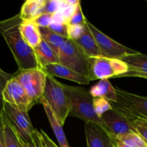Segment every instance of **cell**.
Returning <instances> with one entry per match:
<instances>
[{"instance_id":"cell-28","label":"cell","mask_w":147,"mask_h":147,"mask_svg":"<svg viewBox=\"0 0 147 147\" xmlns=\"http://www.w3.org/2000/svg\"><path fill=\"white\" fill-rule=\"evenodd\" d=\"M12 77V74H9L4 71H0V113L4 111V101L3 98V91L7 81Z\"/></svg>"},{"instance_id":"cell-37","label":"cell","mask_w":147,"mask_h":147,"mask_svg":"<svg viewBox=\"0 0 147 147\" xmlns=\"http://www.w3.org/2000/svg\"><path fill=\"white\" fill-rule=\"evenodd\" d=\"M144 147H147V146H144Z\"/></svg>"},{"instance_id":"cell-15","label":"cell","mask_w":147,"mask_h":147,"mask_svg":"<svg viewBox=\"0 0 147 147\" xmlns=\"http://www.w3.org/2000/svg\"><path fill=\"white\" fill-rule=\"evenodd\" d=\"M19 30L24 42L32 49L35 48L42 40L39 27L33 21H22Z\"/></svg>"},{"instance_id":"cell-18","label":"cell","mask_w":147,"mask_h":147,"mask_svg":"<svg viewBox=\"0 0 147 147\" xmlns=\"http://www.w3.org/2000/svg\"><path fill=\"white\" fill-rule=\"evenodd\" d=\"M75 42L83 50V53L88 57H96L103 56L101 52L99 50L98 47L95 41L94 37L86 27L82 35Z\"/></svg>"},{"instance_id":"cell-5","label":"cell","mask_w":147,"mask_h":147,"mask_svg":"<svg viewBox=\"0 0 147 147\" xmlns=\"http://www.w3.org/2000/svg\"><path fill=\"white\" fill-rule=\"evenodd\" d=\"M115 88L117 99L116 102H110L112 107L127 118L147 122V97L129 93L118 87Z\"/></svg>"},{"instance_id":"cell-30","label":"cell","mask_w":147,"mask_h":147,"mask_svg":"<svg viewBox=\"0 0 147 147\" xmlns=\"http://www.w3.org/2000/svg\"><path fill=\"white\" fill-rule=\"evenodd\" d=\"M53 21L54 14H41L33 20L39 27H47Z\"/></svg>"},{"instance_id":"cell-34","label":"cell","mask_w":147,"mask_h":147,"mask_svg":"<svg viewBox=\"0 0 147 147\" xmlns=\"http://www.w3.org/2000/svg\"><path fill=\"white\" fill-rule=\"evenodd\" d=\"M2 113H0V147H7L6 146L5 136H4V121H3Z\"/></svg>"},{"instance_id":"cell-3","label":"cell","mask_w":147,"mask_h":147,"mask_svg":"<svg viewBox=\"0 0 147 147\" xmlns=\"http://www.w3.org/2000/svg\"><path fill=\"white\" fill-rule=\"evenodd\" d=\"M42 98L63 126L69 114V103L63 83L47 75Z\"/></svg>"},{"instance_id":"cell-1","label":"cell","mask_w":147,"mask_h":147,"mask_svg":"<svg viewBox=\"0 0 147 147\" xmlns=\"http://www.w3.org/2000/svg\"><path fill=\"white\" fill-rule=\"evenodd\" d=\"M22 20L17 15L0 22V34L4 37L11 50L19 70L40 67L36 59L34 49L24 42L20 32L19 27Z\"/></svg>"},{"instance_id":"cell-38","label":"cell","mask_w":147,"mask_h":147,"mask_svg":"<svg viewBox=\"0 0 147 147\" xmlns=\"http://www.w3.org/2000/svg\"><path fill=\"white\" fill-rule=\"evenodd\" d=\"M146 78V79H147V77H146V78Z\"/></svg>"},{"instance_id":"cell-19","label":"cell","mask_w":147,"mask_h":147,"mask_svg":"<svg viewBox=\"0 0 147 147\" xmlns=\"http://www.w3.org/2000/svg\"><path fill=\"white\" fill-rule=\"evenodd\" d=\"M93 98H103L109 102H116L117 99L116 88L111 85L109 79L100 80L89 90Z\"/></svg>"},{"instance_id":"cell-21","label":"cell","mask_w":147,"mask_h":147,"mask_svg":"<svg viewBox=\"0 0 147 147\" xmlns=\"http://www.w3.org/2000/svg\"><path fill=\"white\" fill-rule=\"evenodd\" d=\"M39 30H40V32L42 40L46 42V43L53 49V51L57 55L59 47H60L62 43L65 41L67 38L55 34L53 32L49 30L47 27H39Z\"/></svg>"},{"instance_id":"cell-11","label":"cell","mask_w":147,"mask_h":147,"mask_svg":"<svg viewBox=\"0 0 147 147\" xmlns=\"http://www.w3.org/2000/svg\"><path fill=\"white\" fill-rule=\"evenodd\" d=\"M100 119L103 128L114 137L129 132H136L129 119L113 107L103 113Z\"/></svg>"},{"instance_id":"cell-35","label":"cell","mask_w":147,"mask_h":147,"mask_svg":"<svg viewBox=\"0 0 147 147\" xmlns=\"http://www.w3.org/2000/svg\"><path fill=\"white\" fill-rule=\"evenodd\" d=\"M116 147H132V146H129V145H126L125 144L121 143V142H118V141L116 140Z\"/></svg>"},{"instance_id":"cell-17","label":"cell","mask_w":147,"mask_h":147,"mask_svg":"<svg viewBox=\"0 0 147 147\" xmlns=\"http://www.w3.org/2000/svg\"><path fill=\"white\" fill-rule=\"evenodd\" d=\"M34 51L37 63L40 68L42 69L48 65L59 63V59L57 54L45 40H42L41 42L34 48Z\"/></svg>"},{"instance_id":"cell-25","label":"cell","mask_w":147,"mask_h":147,"mask_svg":"<svg viewBox=\"0 0 147 147\" xmlns=\"http://www.w3.org/2000/svg\"><path fill=\"white\" fill-rule=\"evenodd\" d=\"M127 119L131 123L136 133H137L141 136L147 146V122L136 119H131V118H127Z\"/></svg>"},{"instance_id":"cell-20","label":"cell","mask_w":147,"mask_h":147,"mask_svg":"<svg viewBox=\"0 0 147 147\" xmlns=\"http://www.w3.org/2000/svg\"><path fill=\"white\" fill-rule=\"evenodd\" d=\"M45 0H27L22 4L19 13L22 21H33L42 13Z\"/></svg>"},{"instance_id":"cell-39","label":"cell","mask_w":147,"mask_h":147,"mask_svg":"<svg viewBox=\"0 0 147 147\" xmlns=\"http://www.w3.org/2000/svg\"><path fill=\"white\" fill-rule=\"evenodd\" d=\"M20 144H21V143H20ZM21 146H22V145H21Z\"/></svg>"},{"instance_id":"cell-14","label":"cell","mask_w":147,"mask_h":147,"mask_svg":"<svg viewBox=\"0 0 147 147\" xmlns=\"http://www.w3.org/2000/svg\"><path fill=\"white\" fill-rule=\"evenodd\" d=\"M42 70L49 76L54 78H61L78 84L88 85L90 82L88 78L82 76L60 63L48 65L43 67Z\"/></svg>"},{"instance_id":"cell-7","label":"cell","mask_w":147,"mask_h":147,"mask_svg":"<svg viewBox=\"0 0 147 147\" xmlns=\"http://www.w3.org/2000/svg\"><path fill=\"white\" fill-rule=\"evenodd\" d=\"M13 78L20 83L28 96L35 102L40 103L42 98L47 74L40 67L22 70L12 74Z\"/></svg>"},{"instance_id":"cell-27","label":"cell","mask_w":147,"mask_h":147,"mask_svg":"<svg viewBox=\"0 0 147 147\" xmlns=\"http://www.w3.org/2000/svg\"><path fill=\"white\" fill-rule=\"evenodd\" d=\"M86 26L84 24H67V37L68 40L76 41L84 32Z\"/></svg>"},{"instance_id":"cell-33","label":"cell","mask_w":147,"mask_h":147,"mask_svg":"<svg viewBox=\"0 0 147 147\" xmlns=\"http://www.w3.org/2000/svg\"><path fill=\"white\" fill-rule=\"evenodd\" d=\"M40 136L44 147H58L43 130H40Z\"/></svg>"},{"instance_id":"cell-12","label":"cell","mask_w":147,"mask_h":147,"mask_svg":"<svg viewBox=\"0 0 147 147\" xmlns=\"http://www.w3.org/2000/svg\"><path fill=\"white\" fill-rule=\"evenodd\" d=\"M87 147H116V139L104 128L93 122L85 123Z\"/></svg>"},{"instance_id":"cell-9","label":"cell","mask_w":147,"mask_h":147,"mask_svg":"<svg viewBox=\"0 0 147 147\" xmlns=\"http://www.w3.org/2000/svg\"><path fill=\"white\" fill-rule=\"evenodd\" d=\"M3 115L22 142L28 143L31 142L32 136L35 129L32 124L28 112L4 103Z\"/></svg>"},{"instance_id":"cell-4","label":"cell","mask_w":147,"mask_h":147,"mask_svg":"<svg viewBox=\"0 0 147 147\" xmlns=\"http://www.w3.org/2000/svg\"><path fill=\"white\" fill-rule=\"evenodd\" d=\"M59 63L83 76H90L89 57L73 40L67 39L59 47Z\"/></svg>"},{"instance_id":"cell-2","label":"cell","mask_w":147,"mask_h":147,"mask_svg":"<svg viewBox=\"0 0 147 147\" xmlns=\"http://www.w3.org/2000/svg\"><path fill=\"white\" fill-rule=\"evenodd\" d=\"M69 103L68 116L76 117L87 122H93L103 128L100 118L95 113L93 99L89 90L83 87L72 86L63 83Z\"/></svg>"},{"instance_id":"cell-10","label":"cell","mask_w":147,"mask_h":147,"mask_svg":"<svg viewBox=\"0 0 147 147\" xmlns=\"http://www.w3.org/2000/svg\"><path fill=\"white\" fill-rule=\"evenodd\" d=\"M4 103L28 112L37 103L28 96L20 83L12 77L7 81L3 91Z\"/></svg>"},{"instance_id":"cell-36","label":"cell","mask_w":147,"mask_h":147,"mask_svg":"<svg viewBox=\"0 0 147 147\" xmlns=\"http://www.w3.org/2000/svg\"><path fill=\"white\" fill-rule=\"evenodd\" d=\"M0 71H2V70H1V68H0Z\"/></svg>"},{"instance_id":"cell-13","label":"cell","mask_w":147,"mask_h":147,"mask_svg":"<svg viewBox=\"0 0 147 147\" xmlns=\"http://www.w3.org/2000/svg\"><path fill=\"white\" fill-rule=\"evenodd\" d=\"M121 60L129 66V71L120 77H147V55L137 52L126 55Z\"/></svg>"},{"instance_id":"cell-32","label":"cell","mask_w":147,"mask_h":147,"mask_svg":"<svg viewBox=\"0 0 147 147\" xmlns=\"http://www.w3.org/2000/svg\"><path fill=\"white\" fill-rule=\"evenodd\" d=\"M20 143L22 147H44L40 132L37 129H34V132H33L31 142H28V143H23L20 141Z\"/></svg>"},{"instance_id":"cell-22","label":"cell","mask_w":147,"mask_h":147,"mask_svg":"<svg viewBox=\"0 0 147 147\" xmlns=\"http://www.w3.org/2000/svg\"><path fill=\"white\" fill-rule=\"evenodd\" d=\"M116 139L118 142L132 147H144L146 146L143 139L136 132L132 131L121 134L116 136Z\"/></svg>"},{"instance_id":"cell-6","label":"cell","mask_w":147,"mask_h":147,"mask_svg":"<svg viewBox=\"0 0 147 147\" xmlns=\"http://www.w3.org/2000/svg\"><path fill=\"white\" fill-rule=\"evenodd\" d=\"M90 81L120 77L129 71V66L120 59L99 56L89 57Z\"/></svg>"},{"instance_id":"cell-24","label":"cell","mask_w":147,"mask_h":147,"mask_svg":"<svg viewBox=\"0 0 147 147\" xmlns=\"http://www.w3.org/2000/svg\"><path fill=\"white\" fill-rule=\"evenodd\" d=\"M93 104L95 113L99 118L106 111L113 109L110 102L103 98H93Z\"/></svg>"},{"instance_id":"cell-31","label":"cell","mask_w":147,"mask_h":147,"mask_svg":"<svg viewBox=\"0 0 147 147\" xmlns=\"http://www.w3.org/2000/svg\"><path fill=\"white\" fill-rule=\"evenodd\" d=\"M85 16L83 15V11H82L80 2L76 7L74 12L70 17L68 22L67 24H84Z\"/></svg>"},{"instance_id":"cell-29","label":"cell","mask_w":147,"mask_h":147,"mask_svg":"<svg viewBox=\"0 0 147 147\" xmlns=\"http://www.w3.org/2000/svg\"><path fill=\"white\" fill-rule=\"evenodd\" d=\"M49 30L53 32L55 34L60 35L61 37H65L67 38V24H65V23L62 22H54L51 23L48 27H47Z\"/></svg>"},{"instance_id":"cell-26","label":"cell","mask_w":147,"mask_h":147,"mask_svg":"<svg viewBox=\"0 0 147 147\" xmlns=\"http://www.w3.org/2000/svg\"><path fill=\"white\" fill-rule=\"evenodd\" d=\"M64 7V0H45L42 14H55Z\"/></svg>"},{"instance_id":"cell-16","label":"cell","mask_w":147,"mask_h":147,"mask_svg":"<svg viewBox=\"0 0 147 147\" xmlns=\"http://www.w3.org/2000/svg\"><path fill=\"white\" fill-rule=\"evenodd\" d=\"M39 103L42 105L43 108H44L46 116H47V119H48L49 123H50V126H51L52 129H53V132H54L55 136L57 138L60 147H70L68 142L67 140V138H66L65 134L64 133V131H63V126L59 122V121L57 120L56 116H55L54 113L51 110L50 106H48L47 102L42 98L40 100V103Z\"/></svg>"},{"instance_id":"cell-8","label":"cell","mask_w":147,"mask_h":147,"mask_svg":"<svg viewBox=\"0 0 147 147\" xmlns=\"http://www.w3.org/2000/svg\"><path fill=\"white\" fill-rule=\"evenodd\" d=\"M84 24L93 36L99 50L101 52L102 55L104 57L121 60L126 55L137 53L136 50L123 45L102 32L100 30L90 23L86 17L84 18Z\"/></svg>"},{"instance_id":"cell-23","label":"cell","mask_w":147,"mask_h":147,"mask_svg":"<svg viewBox=\"0 0 147 147\" xmlns=\"http://www.w3.org/2000/svg\"><path fill=\"white\" fill-rule=\"evenodd\" d=\"M3 116V121H4V136H5L6 146L7 147H22L20 144V139L16 132L12 129L7 119Z\"/></svg>"}]
</instances>
